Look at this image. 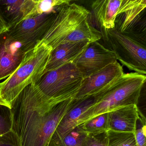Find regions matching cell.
Returning a JSON list of instances; mask_svg holds the SVG:
<instances>
[{
  "instance_id": "1",
  "label": "cell",
  "mask_w": 146,
  "mask_h": 146,
  "mask_svg": "<svg viewBox=\"0 0 146 146\" xmlns=\"http://www.w3.org/2000/svg\"><path fill=\"white\" fill-rule=\"evenodd\" d=\"M74 98L52 102L44 98L35 84L26 87L13 101L11 108L12 130L18 137L21 146H48Z\"/></svg>"
},
{
  "instance_id": "2",
  "label": "cell",
  "mask_w": 146,
  "mask_h": 146,
  "mask_svg": "<svg viewBox=\"0 0 146 146\" xmlns=\"http://www.w3.org/2000/svg\"><path fill=\"white\" fill-rule=\"evenodd\" d=\"M89 14L85 7L74 3L58 7L52 23L38 44L43 42L54 49L67 42L98 41L102 35L89 23Z\"/></svg>"
},
{
  "instance_id": "3",
  "label": "cell",
  "mask_w": 146,
  "mask_h": 146,
  "mask_svg": "<svg viewBox=\"0 0 146 146\" xmlns=\"http://www.w3.org/2000/svg\"><path fill=\"white\" fill-rule=\"evenodd\" d=\"M52 48L41 42L25 55L17 70L0 83V104L11 108L13 101L26 87L44 73Z\"/></svg>"
},
{
  "instance_id": "4",
  "label": "cell",
  "mask_w": 146,
  "mask_h": 146,
  "mask_svg": "<svg viewBox=\"0 0 146 146\" xmlns=\"http://www.w3.org/2000/svg\"><path fill=\"white\" fill-rule=\"evenodd\" d=\"M145 75L124 73L108 87L97 92L98 100L80 117L78 125L104 113L121 107L135 105L146 82Z\"/></svg>"
},
{
  "instance_id": "5",
  "label": "cell",
  "mask_w": 146,
  "mask_h": 146,
  "mask_svg": "<svg viewBox=\"0 0 146 146\" xmlns=\"http://www.w3.org/2000/svg\"><path fill=\"white\" fill-rule=\"evenodd\" d=\"M101 29L102 38L124 66L134 72L146 74V35L131 32H121L115 27Z\"/></svg>"
},
{
  "instance_id": "6",
  "label": "cell",
  "mask_w": 146,
  "mask_h": 146,
  "mask_svg": "<svg viewBox=\"0 0 146 146\" xmlns=\"http://www.w3.org/2000/svg\"><path fill=\"white\" fill-rule=\"evenodd\" d=\"M84 77L74 63L44 72L35 84L45 99L58 102L74 98Z\"/></svg>"
},
{
  "instance_id": "7",
  "label": "cell",
  "mask_w": 146,
  "mask_h": 146,
  "mask_svg": "<svg viewBox=\"0 0 146 146\" xmlns=\"http://www.w3.org/2000/svg\"><path fill=\"white\" fill-rule=\"evenodd\" d=\"M57 7L49 12L29 17L10 27L7 31L8 35L13 40L31 51L41 40L51 26L56 15Z\"/></svg>"
},
{
  "instance_id": "8",
  "label": "cell",
  "mask_w": 146,
  "mask_h": 146,
  "mask_svg": "<svg viewBox=\"0 0 146 146\" xmlns=\"http://www.w3.org/2000/svg\"><path fill=\"white\" fill-rule=\"evenodd\" d=\"M117 61L112 51L95 41L90 43L73 63L85 78Z\"/></svg>"
},
{
  "instance_id": "9",
  "label": "cell",
  "mask_w": 146,
  "mask_h": 146,
  "mask_svg": "<svg viewBox=\"0 0 146 146\" xmlns=\"http://www.w3.org/2000/svg\"><path fill=\"white\" fill-rule=\"evenodd\" d=\"M97 94L79 100L73 99L52 135L48 146H57L64 137L78 125L80 117L97 102Z\"/></svg>"
},
{
  "instance_id": "10",
  "label": "cell",
  "mask_w": 146,
  "mask_h": 146,
  "mask_svg": "<svg viewBox=\"0 0 146 146\" xmlns=\"http://www.w3.org/2000/svg\"><path fill=\"white\" fill-rule=\"evenodd\" d=\"M7 31L0 34V81L11 75L30 52L11 39Z\"/></svg>"
},
{
  "instance_id": "11",
  "label": "cell",
  "mask_w": 146,
  "mask_h": 146,
  "mask_svg": "<svg viewBox=\"0 0 146 146\" xmlns=\"http://www.w3.org/2000/svg\"><path fill=\"white\" fill-rule=\"evenodd\" d=\"M123 66L117 61L84 78L74 99L79 100L92 95L108 87L124 74Z\"/></svg>"
},
{
  "instance_id": "12",
  "label": "cell",
  "mask_w": 146,
  "mask_h": 146,
  "mask_svg": "<svg viewBox=\"0 0 146 146\" xmlns=\"http://www.w3.org/2000/svg\"><path fill=\"white\" fill-rule=\"evenodd\" d=\"M146 7V0H122L114 27L123 32L145 26L143 17Z\"/></svg>"
},
{
  "instance_id": "13",
  "label": "cell",
  "mask_w": 146,
  "mask_h": 146,
  "mask_svg": "<svg viewBox=\"0 0 146 146\" xmlns=\"http://www.w3.org/2000/svg\"><path fill=\"white\" fill-rule=\"evenodd\" d=\"M90 43L88 41H82L67 42L57 46L51 51L44 73L73 63Z\"/></svg>"
},
{
  "instance_id": "14",
  "label": "cell",
  "mask_w": 146,
  "mask_h": 146,
  "mask_svg": "<svg viewBox=\"0 0 146 146\" xmlns=\"http://www.w3.org/2000/svg\"><path fill=\"white\" fill-rule=\"evenodd\" d=\"M37 0H0V15L8 29L31 16Z\"/></svg>"
},
{
  "instance_id": "15",
  "label": "cell",
  "mask_w": 146,
  "mask_h": 146,
  "mask_svg": "<svg viewBox=\"0 0 146 146\" xmlns=\"http://www.w3.org/2000/svg\"><path fill=\"white\" fill-rule=\"evenodd\" d=\"M137 116L135 105L112 110L108 112V129L118 132H135Z\"/></svg>"
},
{
  "instance_id": "16",
  "label": "cell",
  "mask_w": 146,
  "mask_h": 146,
  "mask_svg": "<svg viewBox=\"0 0 146 146\" xmlns=\"http://www.w3.org/2000/svg\"><path fill=\"white\" fill-rule=\"evenodd\" d=\"M122 0H97L92 4V9L100 28L113 29Z\"/></svg>"
},
{
  "instance_id": "17",
  "label": "cell",
  "mask_w": 146,
  "mask_h": 146,
  "mask_svg": "<svg viewBox=\"0 0 146 146\" xmlns=\"http://www.w3.org/2000/svg\"><path fill=\"white\" fill-rule=\"evenodd\" d=\"M83 129L87 134L102 133L109 130L108 112L95 116L81 124Z\"/></svg>"
},
{
  "instance_id": "18",
  "label": "cell",
  "mask_w": 146,
  "mask_h": 146,
  "mask_svg": "<svg viewBox=\"0 0 146 146\" xmlns=\"http://www.w3.org/2000/svg\"><path fill=\"white\" fill-rule=\"evenodd\" d=\"M108 146H137L135 132H118L109 130Z\"/></svg>"
},
{
  "instance_id": "19",
  "label": "cell",
  "mask_w": 146,
  "mask_h": 146,
  "mask_svg": "<svg viewBox=\"0 0 146 146\" xmlns=\"http://www.w3.org/2000/svg\"><path fill=\"white\" fill-rule=\"evenodd\" d=\"M87 134L81 125H78L71 131L57 146H82Z\"/></svg>"
},
{
  "instance_id": "20",
  "label": "cell",
  "mask_w": 146,
  "mask_h": 146,
  "mask_svg": "<svg viewBox=\"0 0 146 146\" xmlns=\"http://www.w3.org/2000/svg\"><path fill=\"white\" fill-rule=\"evenodd\" d=\"M70 2L69 0H37L35 8L30 17L49 12L59 6L67 5Z\"/></svg>"
},
{
  "instance_id": "21",
  "label": "cell",
  "mask_w": 146,
  "mask_h": 146,
  "mask_svg": "<svg viewBox=\"0 0 146 146\" xmlns=\"http://www.w3.org/2000/svg\"><path fill=\"white\" fill-rule=\"evenodd\" d=\"M12 126L11 109L0 104V136L11 131Z\"/></svg>"
},
{
  "instance_id": "22",
  "label": "cell",
  "mask_w": 146,
  "mask_h": 146,
  "mask_svg": "<svg viewBox=\"0 0 146 146\" xmlns=\"http://www.w3.org/2000/svg\"><path fill=\"white\" fill-rule=\"evenodd\" d=\"M107 131L96 134H87L82 146H108Z\"/></svg>"
},
{
  "instance_id": "23",
  "label": "cell",
  "mask_w": 146,
  "mask_h": 146,
  "mask_svg": "<svg viewBox=\"0 0 146 146\" xmlns=\"http://www.w3.org/2000/svg\"><path fill=\"white\" fill-rule=\"evenodd\" d=\"M146 118L138 113L135 134L137 146H146Z\"/></svg>"
},
{
  "instance_id": "24",
  "label": "cell",
  "mask_w": 146,
  "mask_h": 146,
  "mask_svg": "<svg viewBox=\"0 0 146 146\" xmlns=\"http://www.w3.org/2000/svg\"><path fill=\"white\" fill-rule=\"evenodd\" d=\"M0 146H21L19 138L13 130L0 136Z\"/></svg>"
},
{
  "instance_id": "25",
  "label": "cell",
  "mask_w": 146,
  "mask_h": 146,
  "mask_svg": "<svg viewBox=\"0 0 146 146\" xmlns=\"http://www.w3.org/2000/svg\"><path fill=\"white\" fill-rule=\"evenodd\" d=\"M7 29H8V28L6 24L4 22L1 16L0 15V34L4 31H6Z\"/></svg>"
}]
</instances>
